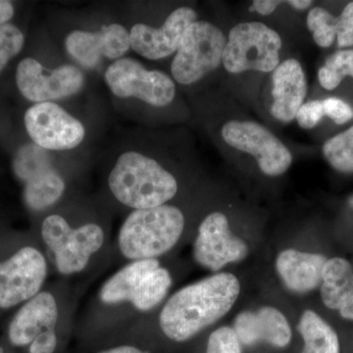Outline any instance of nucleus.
I'll list each match as a JSON object with an SVG mask.
<instances>
[{"instance_id": "22", "label": "nucleus", "mask_w": 353, "mask_h": 353, "mask_svg": "<svg viewBox=\"0 0 353 353\" xmlns=\"http://www.w3.org/2000/svg\"><path fill=\"white\" fill-rule=\"evenodd\" d=\"M65 190V182L54 168L26 183L24 199L32 210L41 211L57 203Z\"/></svg>"}, {"instance_id": "34", "label": "nucleus", "mask_w": 353, "mask_h": 353, "mask_svg": "<svg viewBox=\"0 0 353 353\" xmlns=\"http://www.w3.org/2000/svg\"><path fill=\"white\" fill-rule=\"evenodd\" d=\"M282 3H285V1H282V0H255L250 10L256 11L260 15H270Z\"/></svg>"}, {"instance_id": "17", "label": "nucleus", "mask_w": 353, "mask_h": 353, "mask_svg": "<svg viewBox=\"0 0 353 353\" xmlns=\"http://www.w3.org/2000/svg\"><path fill=\"white\" fill-rule=\"evenodd\" d=\"M272 83V115L281 122H292L307 94V83L301 63L294 58L280 63L274 70Z\"/></svg>"}, {"instance_id": "20", "label": "nucleus", "mask_w": 353, "mask_h": 353, "mask_svg": "<svg viewBox=\"0 0 353 353\" xmlns=\"http://www.w3.org/2000/svg\"><path fill=\"white\" fill-rule=\"evenodd\" d=\"M157 259H145L131 261L121 270L116 272L102 285L99 292L101 303L114 305L131 303L132 294L139 282L148 271L159 266Z\"/></svg>"}, {"instance_id": "12", "label": "nucleus", "mask_w": 353, "mask_h": 353, "mask_svg": "<svg viewBox=\"0 0 353 353\" xmlns=\"http://www.w3.org/2000/svg\"><path fill=\"white\" fill-rule=\"evenodd\" d=\"M196 13L190 7L176 9L159 29L137 24L130 32L132 50L148 59L158 60L170 57L178 50L183 34L196 21Z\"/></svg>"}, {"instance_id": "1", "label": "nucleus", "mask_w": 353, "mask_h": 353, "mask_svg": "<svg viewBox=\"0 0 353 353\" xmlns=\"http://www.w3.org/2000/svg\"><path fill=\"white\" fill-rule=\"evenodd\" d=\"M240 282L233 274L218 273L178 290L159 316L162 332L182 343L227 314L238 299Z\"/></svg>"}, {"instance_id": "3", "label": "nucleus", "mask_w": 353, "mask_h": 353, "mask_svg": "<svg viewBox=\"0 0 353 353\" xmlns=\"http://www.w3.org/2000/svg\"><path fill=\"white\" fill-rule=\"evenodd\" d=\"M185 228L182 211L175 206L137 209L128 216L118 234L123 256L131 261L157 259L171 250Z\"/></svg>"}, {"instance_id": "11", "label": "nucleus", "mask_w": 353, "mask_h": 353, "mask_svg": "<svg viewBox=\"0 0 353 353\" xmlns=\"http://www.w3.org/2000/svg\"><path fill=\"white\" fill-rule=\"evenodd\" d=\"M248 253V245L232 234L223 213H211L202 221L194 245V259L202 267L219 271L227 264L245 259Z\"/></svg>"}, {"instance_id": "16", "label": "nucleus", "mask_w": 353, "mask_h": 353, "mask_svg": "<svg viewBox=\"0 0 353 353\" xmlns=\"http://www.w3.org/2000/svg\"><path fill=\"white\" fill-rule=\"evenodd\" d=\"M59 316L57 299L50 292H41L28 301L13 318L9 340L15 347L31 345L39 334L55 328Z\"/></svg>"}, {"instance_id": "32", "label": "nucleus", "mask_w": 353, "mask_h": 353, "mask_svg": "<svg viewBox=\"0 0 353 353\" xmlns=\"http://www.w3.org/2000/svg\"><path fill=\"white\" fill-rule=\"evenodd\" d=\"M325 115L331 118L336 124L343 125L353 118V108L343 99L329 97L322 101Z\"/></svg>"}, {"instance_id": "25", "label": "nucleus", "mask_w": 353, "mask_h": 353, "mask_svg": "<svg viewBox=\"0 0 353 353\" xmlns=\"http://www.w3.org/2000/svg\"><path fill=\"white\" fill-rule=\"evenodd\" d=\"M14 171L25 183L53 168L46 150L37 145L21 148L14 159Z\"/></svg>"}, {"instance_id": "28", "label": "nucleus", "mask_w": 353, "mask_h": 353, "mask_svg": "<svg viewBox=\"0 0 353 353\" xmlns=\"http://www.w3.org/2000/svg\"><path fill=\"white\" fill-rule=\"evenodd\" d=\"M24 34L15 26L0 25V73L24 46Z\"/></svg>"}, {"instance_id": "6", "label": "nucleus", "mask_w": 353, "mask_h": 353, "mask_svg": "<svg viewBox=\"0 0 353 353\" xmlns=\"http://www.w3.org/2000/svg\"><path fill=\"white\" fill-rule=\"evenodd\" d=\"M221 134L227 145L252 155L266 175H283L292 163L289 148L259 123L229 121L222 127Z\"/></svg>"}, {"instance_id": "15", "label": "nucleus", "mask_w": 353, "mask_h": 353, "mask_svg": "<svg viewBox=\"0 0 353 353\" xmlns=\"http://www.w3.org/2000/svg\"><path fill=\"white\" fill-rule=\"evenodd\" d=\"M234 330L245 345L265 341L276 347H285L292 340L287 318L278 309L265 306L256 312H241L234 320Z\"/></svg>"}, {"instance_id": "2", "label": "nucleus", "mask_w": 353, "mask_h": 353, "mask_svg": "<svg viewBox=\"0 0 353 353\" xmlns=\"http://www.w3.org/2000/svg\"><path fill=\"white\" fill-rule=\"evenodd\" d=\"M108 185L118 201L134 210L164 205L178 192V183L170 172L154 159L134 152L120 155Z\"/></svg>"}, {"instance_id": "8", "label": "nucleus", "mask_w": 353, "mask_h": 353, "mask_svg": "<svg viewBox=\"0 0 353 353\" xmlns=\"http://www.w3.org/2000/svg\"><path fill=\"white\" fill-rule=\"evenodd\" d=\"M48 276V263L43 253L32 246L18 250L0 263V308L27 303L41 292Z\"/></svg>"}, {"instance_id": "23", "label": "nucleus", "mask_w": 353, "mask_h": 353, "mask_svg": "<svg viewBox=\"0 0 353 353\" xmlns=\"http://www.w3.org/2000/svg\"><path fill=\"white\" fill-rule=\"evenodd\" d=\"M171 285L170 273L159 265L143 276L134 290L130 303L137 310L148 312L163 301Z\"/></svg>"}, {"instance_id": "21", "label": "nucleus", "mask_w": 353, "mask_h": 353, "mask_svg": "<svg viewBox=\"0 0 353 353\" xmlns=\"http://www.w3.org/2000/svg\"><path fill=\"white\" fill-rule=\"evenodd\" d=\"M297 328L304 341L301 353H341L338 334L314 311H304Z\"/></svg>"}, {"instance_id": "38", "label": "nucleus", "mask_w": 353, "mask_h": 353, "mask_svg": "<svg viewBox=\"0 0 353 353\" xmlns=\"http://www.w3.org/2000/svg\"><path fill=\"white\" fill-rule=\"evenodd\" d=\"M348 204H350V206L353 208V196H350V199H348Z\"/></svg>"}, {"instance_id": "36", "label": "nucleus", "mask_w": 353, "mask_h": 353, "mask_svg": "<svg viewBox=\"0 0 353 353\" xmlns=\"http://www.w3.org/2000/svg\"><path fill=\"white\" fill-rule=\"evenodd\" d=\"M99 353H148L143 352V350H139V348L134 347V345H119V347H115L109 348V350H103V352Z\"/></svg>"}, {"instance_id": "18", "label": "nucleus", "mask_w": 353, "mask_h": 353, "mask_svg": "<svg viewBox=\"0 0 353 353\" xmlns=\"http://www.w3.org/2000/svg\"><path fill=\"white\" fill-rule=\"evenodd\" d=\"M325 255L285 250L279 254L276 269L285 287L299 294L317 289L322 284Z\"/></svg>"}, {"instance_id": "30", "label": "nucleus", "mask_w": 353, "mask_h": 353, "mask_svg": "<svg viewBox=\"0 0 353 353\" xmlns=\"http://www.w3.org/2000/svg\"><path fill=\"white\" fill-rule=\"evenodd\" d=\"M324 116L322 101H312L301 105L297 111L296 119L303 129L311 130L319 124Z\"/></svg>"}, {"instance_id": "14", "label": "nucleus", "mask_w": 353, "mask_h": 353, "mask_svg": "<svg viewBox=\"0 0 353 353\" xmlns=\"http://www.w3.org/2000/svg\"><path fill=\"white\" fill-rule=\"evenodd\" d=\"M104 241L103 230L94 223L75 229L70 226L59 248L52 254L57 270L65 276L85 270L92 257L101 250Z\"/></svg>"}, {"instance_id": "13", "label": "nucleus", "mask_w": 353, "mask_h": 353, "mask_svg": "<svg viewBox=\"0 0 353 353\" xmlns=\"http://www.w3.org/2000/svg\"><path fill=\"white\" fill-rule=\"evenodd\" d=\"M70 55L87 68H94L102 57L118 59L131 48L130 32L118 24L103 26L99 32L74 31L65 41Z\"/></svg>"}, {"instance_id": "24", "label": "nucleus", "mask_w": 353, "mask_h": 353, "mask_svg": "<svg viewBox=\"0 0 353 353\" xmlns=\"http://www.w3.org/2000/svg\"><path fill=\"white\" fill-rule=\"evenodd\" d=\"M322 153L334 170L353 173V126L328 139L323 145Z\"/></svg>"}, {"instance_id": "5", "label": "nucleus", "mask_w": 353, "mask_h": 353, "mask_svg": "<svg viewBox=\"0 0 353 353\" xmlns=\"http://www.w3.org/2000/svg\"><path fill=\"white\" fill-rule=\"evenodd\" d=\"M227 39L219 28L196 21L183 34L171 65L172 75L182 85L199 82L223 63Z\"/></svg>"}, {"instance_id": "26", "label": "nucleus", "mask_w": 353, "mask_h": 353, "mask_svg": "<svg viewBox=\"0 0 353 353\" xmlns=\"http://www.w3.org/2000/svg\"><path fill=\"white\" fill-rule=\"evenodd\" d=\"M345 77L353 78V50L336 51L318 72L320 85L327 90L338 88Z\"/></svg>"}, {"instance_id": "33", "label": "nucleus", "mask_w": 353, "mask_h": 353, "mask_svg": "<svg viewBox=\"0 0 353 353\" xmlns=\"http://www.w3.org/2000/svg\"><path fill=\"white\" fill-rule=\"evenodd\" d=\"M58 343L55 328L46 330L39 334L30 345V353H54Z\"/></svg>"}, {"instance_id": "27", "label": "nucleus", "mask_w": 353, "mask_h": 353, "mask_svg": "<svg viewBox=\"0 0 353 353\" xmlns=\"http://www.w3.org/2000/svg\"><path fill=\"white\" fill-rule=\"evenodd\" d=\"M306 23L317 46L327 48L333 44L336 37L338 17L322 7H314L309 11Z\"/></svg>"}, {"instance_id": "37", "label": "nucleus", "mask_w": 353, "mask_h": 353, "mask_svg": "<svg viewBox=\"0 0 353 353\" xmlns=\"http://www.w3.org/2000/svg\"><path fill=\"white\" fill-rule=\"evenodd\" d=\"M285 3L294 7L297 10H305V9L312 6L313 1H311V0H289V1H285Z\"/></svg>"}, {"instance_id": "35", "label": "nucleus", "mask_w": 353, "mask_h": 353, "mask_svg": "<svg viewBox=\"0 0 353 353\" xmlns=\"http://www.w3.org/2000/svg\"><path fill=\"white\" fill-rule=\"evenodd\" d=\"M14 15L12 3L6 0H0V25H6Z\"/></svg>"}, {"instance_id": "4", "label": "nucleus", "mask_w": 353, "mask_h": 353, "mask_svg": "<svg viewBox=\"0 0 353 353\" xmlns=\"http://www.w3.org/2000/svg\"><path fill=\"white\" fill-rule=\"evenodd\" d=\"M280 34L260 22H245L230 31L223 65L229 73L254 71L270 73L280 65Z\"/></svg>"}, {"instance_id": "19", "label": "nucleus", "mask_w": 353, "mask_h": 353, "mask_svg": "<svg viewBox=\"0 0 353 353\" xmlns=\"http://www.w3.org/2000/svg\"><path fill=\"white\" fill-rule=\"evenodd\" d=\"M321 299L329 309L353 320V268L347 259L333 257L323 269Z\"/></svg>"}, {"instance_id": "29", "label": "nucleus", "mask_w": 353, "mask_h": 353, "mask_svg": "<svg viewBox=\"0 0 353 353\" xmlns=\"http://www.w3.org/2000/svg\"><path fill=\"white\" fill-rule=\"evenodd\" d=\"M206 353H241V343L230 327L216 330L208 339Z\"/></svg>"}, {"instance_id": "10", "label": "nucleus", "mask_w": 353, "mask_h": 353, "mask_svg": "<svg viewBox=\"0 0 353 353\" xmlns=\"http://www.w3.org/2000/svg\"><path fill=\"white\" fill-rule=\"evenodd\" d=\"M25 126L34 143L44 150H72L85 138L82 123L52 102L32 106L25 114Z\"/></svg>"}, {"instance_id": "9", "label": "nucleus", "mask_w": 353, "mask_h": 353, "mask_svg": "<svg viewBox=\"0 0 353 353\" xmlns=\"http://www.w3.org/2000/svg\"><path fill=\"white\" fill-rule=\"evenodd\" d=\"M16 82L26 99L43 103L77 94L85 78L81 70L72 65L48 70L37 60L26 58L18 65Z\"/></svg>"}, {"instance_id": "31", "label": "nucleus", "mask_w": 353, "mask_h": 353, "mask_svg": "<svg viewBox=\"0 0 353 353\" xmlns=\"http://www.w3.org/2000/svg\"><path fill=\"white\" fill-rule=\"evenodd\" d=\"M336 39L339 48H347L353 46V1L347 4L338 17Z\"/></svg>"}, {"instance_id": "7", "label": "nucleus", "mask_w": 353, "mask_h": 353, "mask_svg": "<svg viewBox=\"0 0 353 353\" xmlns=\"http://www.w3.org/2000/svg\"><path fill=\"white\" fill-rule=\"evenodd\" d=\"M105 80L116 97H136L157 108L168 105L175 97V83L170 77L160 71H148L131 58L111 64Z\"/></svg>"}]
</instances>
